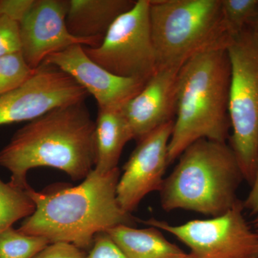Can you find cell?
Wrapping results in <instances>:
<instances>
[{
    "label": "cell",
    "mask_w": 258,
    "mask_h": 258,
    "mask_svg": "<svg viewBox=\"0 0 258 258\" xmlns=\"http://www.w3.org/2000/svg\"><path fill=\"white\" fill-rule=\"evenodd\" d=\"M119 169L101 174L94 169L78 186L37 191L29 186V196L36 209L18 230L39 236L51 243L64 242L86 251L95 237L115 226L134 224L117 200Z\"/></svg>",
    "instance_id": "6da1fadb"
},
{
    "label": "cell",
    "mask_w": 258,
    "mask_h": 258,
    "mask_svg": "<svg viewBox=\"0 0 258 258\" xmlns=\"http://www.w3.org/2000/svg\"><path fill=\"white\" fill-rule=\"evenodd\" d=\"M96 123L85 102L55 108L31 120L0 151L10 182L27 189L29 171L52 167L74 181L86 179L96 163Z\"/></svg>",
    "instance_id": "7a4b0ae2"
},
{
    "label": "cell",
    "mask_w": 258,
    "mask_h": 258,
    "mask_svg": "<svg viewBox=\"0 0 258 258\" xmlns=\"http://www.w3.org/2000/svg\"><path fill=\"white\" fill-rule=\"evenodd\" d=\"M227 45L199 52L180 68L176 111L169 143V164L200 139L227 143L230 138L231 80Z\"/></svg>",
    "instance_id": "3957f363"
},
{
    "label": "cell",
    "mask_w": 258,
    "mask_h": 258,
    "mask_svg": "<svg viewBox=\"0 0 258 258\" xmlns=\"http://www.w3.org/2000/svg\"><path fill=\"white\" fill-rule=\"evenodd\" d=\"M244 177L230 146L200 139L181 153L179 163L164 179L161 208L220 216L240 201L237 191Z\"/></svg>",
    "instance_id": "277c9868"
},
{
    "label": "cell",
    "mask_w": 258,
    "mask_h": 258,
    "mask_svg": "<svg viewBox=\"0 0 258 258\" xmlns=\"http://www.w3.org/2000/svg\"><path fill=\"white\" fill-rule=\"evenodd\" d=\"M149 18L158 69L181 68L199 52L231 40L221 0H150Z\"/></svg>",
    "instance_id": "5b68a950"
},
{
    "label": "cell",
    "mask_w": 258,
    "mask_h": 258,
    "mask_svg": "<svg viewBox=\"0 0 258 258\" xmlns=\"http://www.w3.org/2000/svg\"><path fill=\"white\" fill-rule=\"evenodd\" d=\"M231 80L229 140L244 180L250 185L258 164V34L250 27L227 46Z\"/></svg>",
    "instance_id": "8992f818"
},
{
    "label": "cell",
    "mask_w": 258,
    "mask_h": 258,
    "mask_svg": "<svg viewBox=\"0 0 258 258\" xmlns=\"http://www.w3.org/2000/svg\"><path fill=\"white\" fill-rule=\"evenodd\" d=\"M149 9L150 0H137L112 24L100 45L83 47L86 55L111 74L147 82L158 69Z\"/></svg>",
    "instance_id": "52a82bcc"
},
{
    "label": "cell",
    "mask_w": 258,
    "mask_h": 258,
    "mask_svg": "<svg viewBox=\"0 0 258 258\" xmlns=\"http://www.w3.org/2000/svg\"><path fill=\"white\" fill-rule=\"evenodd\" d=\"M242 201L223 215L179 225L150 219L144 224L186 244L191 258H258V233L246 220Z\"/></svg>",
    "instance_id": "ba28073f"
},
{
    "label": "cell",
    "mask_w": 258,
    "mask_h": 258,
    "mask_svg": "<svg viewBox=\"0 0 258 258\" xmlns=\"http://www.w3.org/2000/svg\"><path fill=\"white\" fill-rule=\"evenodd\" d=\"M88 96L69 74L42 64L23 84L0 96V125L31 121L55 108L85 102Z\"/></svg>",
    "instance_id": "9c48e42d"
},
{
    "label": "cell",
    "mask_w": 258,
    "mask_h": 258,
    "mask_svg": "<svg viewBox=\"0 0 258 258\" xmlns=\"http://www.w3.org/2000/svg\"><path fill=\"white\" fill-rule=\"evenodd\" d=\"M174 120L161 125L138 141L123 166L117 185L120 208L132 214L149 194L160 191L166 167L168 149Z\"/></svg>",
    "instance_id": "30bf717a"
},
{
    "label": "cell",
    "mask_w": 258,
    "mask_h": 258,
    "mask_svg": "<svg viewBox=\"0 0 258 258\" xmlns=\"http://www.w3.org/2000/svg\"><path fill=\"white\" fill-rule=\"evenodd\" d=\"M69 7V0H35L20 24V52L32 69H38L48 56L72 45L97 46L70 33L66 21Z\"/></svg>",
    "instance_id": "8fae6325"
},
{
    "label": "cell",
    "mask_w": 258,
    "mask_h": 258,
    "mask_svg": "<svg viewBox=\"0 0 258 258\" xmlns=\"http://www.w3.org/2000/svg\"><path fill=\"white\" fill-rule=\"evenodd\" d=\"M42 64L55 66L69 74L88 95L93 96L98 108H120L147 83L111 74L91 60L81 45H72L52 54Z\"/></svg>",
    "instance_id": "7c38bea8"
},
{
    "label": "cell",
    "mask_w": 258,
    "mask_h": 258,
    "mask_svg": "<svg viewBox=\"0 0 258 258\" xmlns=\"http://www.w3.org/2000/svg\"><path fill=\"white\" fill-rule=\"evenodd\" d=\"M180 68L158 69L142 91L120 107L133 139H141L175 119Z\"/></svg>",
    "instance_id": "4fadbf2b"
},
{
    "label": "cell",
    "mask_w": 258,
    "mask_h": 258,
    "mask_svg": "<svg viewBox=\"0 0 258 258\" xmlns=\"http://www.w3.org/2000/svg\"><path fill=\"white\" fill-rule=\"evenodd\" d=\"M134 0H69L66 25L73 36L101 43L115 20L132 9Z\"/></svg>",
    "instance_id": "5bb4252c"
},
{
    "label": "cell",
    "mask_w": 258,
    "mask_h": 258,
    "mask_svg": "<svg viewBox=\"0 0 258 258\" xmlns=\"http://www.w3.org/2000/svg\"><path fill=\"white\" fill-rule=\"evenodd\" d=\"M120 108H98L95 121L94 170L101 174H106L118 168L123 147L133 139L128 123Z\"/></svg>",
    "instance_id": "9a60e30c"
},
{
    "label": "cell",
    "mask_w": 258,
    "mask_h": 258,
    "mask_svg": "<svg viewBox=\"0 0 258 258\" xmlns=\"http://www.w3.org/2000/svg\"><path fill=\"white\" fill-rule=\"evenodd\" d=\"M106 232L126 258H185L188 254L155 227L137 229L120 225Z\"/></svg>",
    "instance_id": "2e32d148"
},
{
    "label": "cell",
    "mask_w": 258,
    "mask_h": 258,
    "mask_svg": "<svg viewBox=\"0 0 258 258\" xmlns=\"http://www.w3.org/2000/svg\"><path fill=\"white\" fill-rule=\"evenodd\" d=\"M35 209V204L26 189L0 179V234L19 220L31 216Z\"/></svg>",
    "instance_id": "e0dca14e"
},
{
    "label": "cell",
    "mask_w": 258,
    "mask_h": 258,
    "mask_svg": "<svg viewBox=\"0 0 258 258\" xmlns=\"http://www.w3.org/2000/svg\"><path fill=\"white\" fill-rule=\"evenodd\" d=\"M50 244L44 237L25 235L12 227L0 234V258H32Z\"/></svg>",
    "instance_id": "ac0fdd59"
},
{
    "label": "cell",
    "mask_w": 258,
    "mask_h": 258,
    "mask_svg": "<svg viewBox=\"0 0 258 258\" xmlns=\"http://www.w3.org/2000/svg\"><path fill=\"white\" fill-rule=\"evenodd\" d=\"M222 23L231 39L250 26L258 13V0H221Z\"/></svg>",
    "instance_id": "d6986e66"
},
{
    "label": "cell",
    "mask_w": 258,
    "mask_h": 258,
    "mask_svg": "<svg viewBox=\"0 0 258 258\" xmlns=\"http://www.w3.org/2000/svg\"><path fill=\"white\" fill-rule=\"evenodd\" d=\"M35 70L28 66L20 52L0 57V96L23 84Z\"/></svg>",
    "instance_id": "ffe728a7"
},
{
    "label": "cell",
    "mask_w": 258,
    "mask_h": 258,
    "mask_svg": "<svg viewBox=\"0 0 258 258\" xmlns=\"http://www.w3.org/2000/svg\"><path fill=\"white\" fill-rule=\"evenodd\" d=\"M21 51L20 24L0 16V57Z\"/></svg>",
    "instance_id": "44dd1931"
},
{
    "label": "cell",
    "mask_w": 258,
    "mask_h": 258,
    "mask_svg": "<svg viewBox=\"0 0 258 258\" xmlns=\"http://www.w3.org/2000/svg\"><path fill=\"white\" fill-rule=\"evenodd\" d=\"M86 258H126L106 232L95 237L94 242Z\"/></svg>",
    "instance_id": "7402d4cb"
},
{
    "label": "cell",
    "mask_w": 258,
    "mask_h": 258,
    "mask_svg": "<svg viewBox=\"0 0 258 258\" xmlns=\"http://www.w3.org/2000/svg\"><path fill=\"white\" fill-rule=\"evenodd\" d=\"M34 3L35 0H0V16L20 24L26 18Z\"/></svg>",
    "instance_id": "603a6c76"
},
{
    "label": "cell",
    "mask_w": 258,
    "mask_h": 258,
    "mask_svg": "<svg viewBox=\"0 0 258 258\" xmlns=\"http://www.w3.org/2000/svg\"><path fill=\"white\" fill-rule=\"evenodd\" d=\"M86 251L73 244L55 242L47 245L32 258H86Z\"/></svg>",
    "instance_id": "cb8c5ba5"
},
{
    "label": "cell",
    "mask_w": 258,
    "mask_h": 258,
    "mask_svg": "<svg viewBox=\"0 0 258 258\" xmlns=\"http://www.w3.org/2000/svg\"><path fill=\"white\" fill-rule=\"evenodd\" d=\"M247 198L242 201L244 211H247L251 218V226L258 233V164L257 170Z\"/></svg>",
    "instance_id": "d4e9b609"
},
{
    "label": "cell",
    "mask_w": 258,
    "mask_h": 258,
    "mask_svg": "<svg viewBox=\"0 0 258 258\" xmlns=\"http://www.w3.org/2000/svg\"><path fill=\"white\" fill-rule=\"evenodd\" d=\"M249 27L258 34V13L257 16L254 18V20L252 21V23H251L250 26Z\"/></svg>",
    "instance_id": "484cf974"
},
{
    "label": "cell",
    "mask_w": 258,
    "mask_h": 258,
    "mask_svg": "<svg viewBox=\"0 0 258 258\" xmlns=\"http://www.w3.org/2000/svg\"><path fill=\"white\" fill-rule=\"evenodd\" d=\"M185 258H191V257H190L189 254H187V256H186V257H185Z\"/></svg>",
    "instance_id": "4316f807"
}]
</instances>
